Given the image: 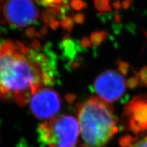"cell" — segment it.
<instances>
[{
  "label": "cell",
  "instance_id": "1",
  "mask_svg": "<svg viewBox=\"0 0 147 147\" xmlns=\"http://www.w3.org/2000/svg\"><path fill=\"white\" fill-rule=\"evenodd\" d=\"M19 42L3 40L0 47V100L21 106L43 85L46 74L56 76V64Z\"/></svg>",
  "mask_w": 147,
  "mask_h": 147
},
{
  "label": "cell",
  "instance_id": "2",
  "mask_svg": "<svg viewBox=\"0 0 147 147\" xmlns=\"http://www.w3.org/2000/svg\"><path fill=\"white\" fill-rule=\"evenodd\" d=\"M82 147H106L117 131V119L109 103L92 97L77 105Z\"/></svg>",
  "mask_w": 147,
  "mask_h": 147
},
{
  "label": "cell",
  "instance_id": "3",
  "mask_svg": "<svg viewBox=\"0 0 147 147\" xmlns=\"http://www.w3.org/2000/svg\"><path fill=\"white\" fill-rule=\"evenodd\" d=\"M38 132L40 142L49 147H76L80 127L72 116L62 115L45 121Z\"/></svg>",
  "mask_w": 147,
  "mask_h": 147
},
{
  "label": "cell",
  "instance_id": "4",
  "mask_svg": "<svg viewBox=\"0 0 147 147\" xmlns=\"http://www.w3.org/2000/svg\"><path fill=\"white\" fill-rule=\"evenodd\" d=\"M126 81L121 73L108 69L99 74L93 84L98 97L111 104L119 100L126 89Z\"/></svg>",
  "mask_w": 147,
  "mask_h": 147
},
{
  "label": "cell",
  "instance_id": "5",
  "mask_svg": "<svg viewBox=\"0 0 147 147\" xmlns=\"http://www.w3.org/2000/svg\"><path fill=\"white\" fill-rule=\"evenodd\" d=\"M3 14L10 25L18 28L34 23L39 14L32 0H7Z\"/></svg>",
  "mask_w": 147,
  "mask_h": 147
},
{
  "label": "cell",
  "instance_id": "6",
  "mask_svg": "<svg viewBox=\"0 0 147 147\" xmlns=\"http://www.w3.org/2000/svg\"><path fill=\"white\" fill-rule=\"evenodd\" d=\"M33 115L40 120H49L59 111L61 100L56 91L50 88H41L29 100Z\"/></svg>",
  "mask_w": 147,
  "mask_h": 147
},
{
  "label": "cell",
  "instance_id": "7",
  "mask_svg": "<svg viewBox=\"0 0 147 147\" xmlns=\"http://www.w3.org/2000/svg\"><path fill=\"white\" fill-rule=\"evenodd\" d=\"M125 115L136 133L147 128V96L134 97L125 108Z\"/></svg>",
  "mask_w": 147,
  "mask_h": 147
},
{
  "label": "cell",
  "instance_id": "8",
  "mask_svg": "<svg viewBox=\"0 0 147 147\" xmlns=\"http://www.w3.org/2000/svg\"><path fill=\"white\" fill-rule=\"evenodd\" d=\"M60 48L63 51V54L69 61V64L74 61V58L78 50V45L69 36H65L60 44Z\"/></svg>",
  "mask_w": 147,
  "mask_h": 147
},
{
  "label": "cell",
  "instance_id": "9",
  "mask_svg": "<svg viewBox=\"0 0 147 147\" xmlns=\"http://www.w3.org/2000/svg\"><path fill=\"white\" fill-rule=\"evenodd\" d=\"M123 147H147V136L143 137H125L121 140Z\"/></svg>",
  "mask_w": 147,
  "mask_h": 147
},
{
  "label": "cell",
  "instance_id": "10",
  "mask_svg": "<svg viewBox=\"0 0 147 147\" xmlns=\"http://www.w3.org/2000/svg\"><path fill=\"white\" fill-rule=\"evenodd\" d=\"M108 31H96L93 32L90 36V41L91 42V45L94 47H98L101 44L108 38Z\"/></svg>",
  "mask_w": 147,
  "mask_h": 147
},
{
  "label": "cell",
  "instance_id": "11",
  "mask_svg": "<svg viewBox=\"0 0 147 147\" xmlns=\"http://www.w3.org/2000/svg\"><path fill=\"white\" fill-rule=\"evenodd\" d=\"M60 16L61 18L59 12H57L54 8H50L44 11L42 15V19L45 23L50 24L53 21H55L57 18L60 17Z\"/></svg>",
  "mask_w": 147,
  "mask_h": 147
},
{
  "label": "cell",
  "instance_id": "12",
  "mask_svg": "<svg viewBox=\"0 0 147 147\" xmlns=\"http://www.w3.org/2000/svg\"><path fill=\"white\" fill-rule=\"evenodd\" d=\"M94 4L97 10L100 12L112 11L110 5V0H94Z\"/></svg>",
  "mask_w": 147,
  "mask_h": 147
},
{
  "label": "cell",
  "instance_id": "13",
  "mask_svg": "<svg viewBox=\"0 0 147 147\" xmlns=\"http://www.w3.org/2000/svg\"><path fill=\"white\" fill-rule=\"evenodd\" d=\"M117 65H118V69L119 73L123 76H125L127 75L130 68V65L127 61L123 60H118L117 61Z\"/></svg>",
  "mask_w": 147,
  "mask_h": 147
},
{
  "label": "cell",
  "instance_id": "14",
  "mask_svg": "<svg viewBox=\"0 0 147 147\" xmlns=\"http://www.w3.org/2000/svg\"><path fill=\"white\" fill-rule=\"evenodd\" d=\"M74 21L73 18L69 17V16H65L62 18L61 22V25L62 27L64 29L70 32L74 27Z\"/></svg>",
  "mask_w": 147,
  "mask_h": 147
},
{
  "label": "cell",
  "instance_id": "15",
  "mask_svg": "<svg viewBox=\"0 0 147 147\" xmlns=\"http://www.w3.org/2000/svg\"><path fill=\"white\" fill-rule=\"evenodd\" d=\"M139 78L140 84L147 87V65L143 67L138 74Z\"/></svg>",
  "mask_w": 147,
  "mask_h": 147
},
{
  "label": "cell",
  "instance_id": "16",
  "mask_svg": "<svg viewBox=\"0 0 147 147\" xmlns=\"http://www.w3.org/2000/svg\"><path fill=\"white\" fill-rule=\"evenodd\" d=\"M38 3L45 6H50L51 8H54L56 5L63 2V0H37Z\"/></svg>",
  "mask_w": 147,
  "mask_h": 147
},
{
  "label": "cell",
  "instance_id": "17",
  "mask_svg": "<svg viewBox=\"0 0 147 147\" xmlns=\"http://www.w3.org/2000/svg\"><path fill=\"white\" fill-rule=\"evenodd\" d=\"M138 84H140V81L138 74H136L135 76L128 78L127 80H126L127 87L129 88V89H134V88L136 87Z\"/></svg>",
  "mask_w": 147,
  "mask_h": 147
},
{
  "label": "cell",
  "instance_id": "18",
  "mask_svg": "<svg viewBox=\"0 0 147 147\" xmlns=\"http://www.w3.org/2000/svg\"><path fill=\"white\" fill-rule=\"evenodd\" d=\"M71 6L75 10L79 11L86 8L87 4L82 0H71Z\"/></svg>",
  "mask_w": 147,
  "mask_h": 147
},
{
  "label": "cell",
  "instance_id": "19",
  "mask_svg": "<svg viewBox=\"0 0 147 147\" xmlns=\"http://www.w3.org/2000/svg\"><path fill=\"white\" fill-rule=\"evenodd\" d=\"M73 20L75 23L78 24H82L84 22V20H85V16H84V14L78 13L74 16Z\"/></svg>",
  "mask_w": 147,
  "mask_h": 147
},
{
  "label": "cell",
  "instance_id": "20",
  "mask_svg": "<svg viewBox=\"0 0 147 147\" xmlns=\"http://www.w3.org/2000/svg\"><path fill=\"white\" fill-rule=\"evenodd\" d=\"M32 49H34V50L36 51H38V52H40L42 50V46L40 45L39 41L36 39L33 40V41L32 42Z\"/></svg>",
  "mask_w": 147,
  "mask_h": 147
},
{
  "label": "cell",
  "instance_id": "21",
  "mask_svg": "<svg viewBox=\"0 0 147 147\" xmlns=\"http://www.w3.org/2000/svg\"><path fill=\"white\" fill-rule=\"evenodd\" d=\"M80 45H81L82 47L83 48H89L91 47V42L90 41V39H89V38L84 37V38L81 40V43H80Z\"/></svg>",
  "mask_w": 147,
  "mask_h": 147
},
{
  "label": "cell",
  "instance_id": "22",
  "mask_svg": "<svg viewBox=\"0 0 147 147\" xmlns=\"http://www.w3.org/2000/svg\"><path fill=\"white\" fill-rule=\"evenodd\" d=\"M36 30H35L34 27H29L26 30V36L28 37V38H32L33 37L36 36Z\"/></svg>",
  "mask_w": 147,
  "mask_h": 147
},
{
  "label": "cell",
  "instance_id": "23",
  "mask_svg": "<svg viewBox=\"0 0 147 147\" xmlns=\"http://www.w3.org/2000/svg\"><path fill=\"white\" fill-rule=\"evenodd\" d=\"M59 25H60L59 21H53L52 23H50V27L53 29V30H56V29H57V27H59Z\"/></svg>",
  "mask_w": 147,
  "mask_h": 147
},
{
  "label": "cell",
  "instance_id": "24",
  "mask_svg": "<svg viewBox=\"0 0 147 147\" xmlns=\"http://www.w3.org/2000/svg\"><path fill=\"white\" fill-rule=\"evenodd\" d=\"M113 6L116 10H120L121 7H122V4H121V1H119V0H117V1H115V2H113Z\"/></svg>",
  "mask_w": 147,
  "mask_h": 147
},
{
  "label": "cell",
  "instance_id": "25",
  "mask_svg": "<svg viewBox=\"0 0 147 147\" xmlns=\"http://www.w3.org/2000/svg\"><path fill=\"white\" fill-rule=\"evenodd\" d=\"M121 4H122V8H123L124 10H127V9H128L130 7V5H131V3H130V1L125 0V1H123Z\"/></svg>",
  "mask_w": 147,
  "mask_h": 147
},
{
  "label": "cell",
  "instance_id": "26",
  "mask_svg": "<svg viewBox=\"0 0 147 147\" xmlns=\"http://www.w3.org/2000/svg\"><path fill=\"white\" fill-rule=\"evenodd\" d=\"M114 20L116 23H120L121 21V16L119 14H117L115 15V17H114Z\"/></svg>",
  "mask_w": 147,
  "mask_h": 147
},
{
  "label": "cell",
  "instance_id": "27",
  "mask_svg": "<svg viewBox=\"0 0 147 147\" xmlns=\"http://www.w3.org/2000/svg\"><path fill=\"white\" fill-rule=\"evenodd\" d=\"M75 97H75L74 95H67V100H69V102H72V101L74 100Z\"/></svg>",
  "mask_w": 147,
  "mask_h": 147
},
{
  "label": "cell",
  "instance_id": "28",
  "mask_svg": "<svg viewBox=\"0 0 147 147\" xmlns=\"http://www.w3.org/2000/svg\"><path fill=\"white\" fill-rule=\"evenodd\" d=\"M47 33V27H43V28H42V29H41V31H40V34H42V35H44V34H46Z\"/></svg>",
  "mask_w": 147,
  "mask_h": 147
},
{
  "label": "cell",
  "instance_id": "29",
  "mask_svg": "<svg viewBox=\"0 0 147 147\" xmlns=\"http://www.w3.org/2000/svg\"><path fill=\"white\" fill-rule=\"evenodd\" d=\"M145 34H146V36L147 37V32H145Z\"/></svg>",
  "mask_w": 147,
  "mask_h": 147
},
{
  "label": "cell",
  "instance_id": "30",
  "mask_svg": "<svg viewBox=\"0 0 147 147\" xmlns=\"http://www.w3.org/2000/svg\"><path fill=\"white\" fill-rule=\"evenodd\" d=\"M127 1H131V0H127Z\"/></svg>",
  "mask_w": 147,
  "mask_h": 147
},
{
  "label": "cell",
  "instance_id": "31",
  "mask_svg": "<svg viewBox=\"0 0 147 147\" xmlns=\"http://www.w3.org/2000/svg\"><path fill=\"white\" fill-rule=\"evenodd\" d=\"M0 33H1V32H0Z\"/></svg>",
  "mask_w": 147,
  "mask_h": 147
}]
</instances>
